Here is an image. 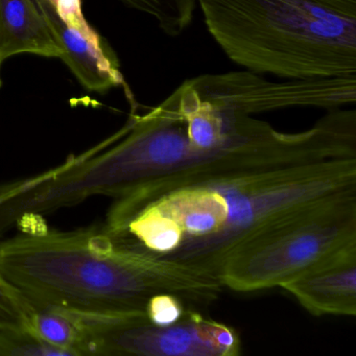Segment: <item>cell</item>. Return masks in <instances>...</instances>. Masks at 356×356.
Masks as SVG:
<instances>
[{
  "instance_id": "12",
  "label": "cell",
  "mask_w": 356,
  "mask_h": 356,
  "mask_svg": "<svg viewBox=\"0 0 356 356\" xmlns=\"http://www.w3.org/2000/svg\"><path fill=\"white\" fill-rule=\"evenodd\" d=\"M35 307L0 272V333L31 331Z\"/></svg>"
},
{
  "instance_id": "3",
  "label": "cell",
  "mask_w": 356,
  "mask_h": 356,
  "mask_svg": "<svg viewBox=\"0 0 356 356\" xmlns=\"http://www.w3.org/2000/svg\"><path fill=\"white\" fill-rule=\"evenodd\" d=\"M0 272L34 307L81 314H141L158 293L204 312L216 279L143 253L102 228L24 232L0 241Z\"/></svg>"
},
{
  "instance_id": "14",
  "label": "cell",
  "mask_w": 356,
  "mask_h": 356,
  "mask_svg": "<svg viewBox=\"0 0 356 356\" xmlns=\"http://www.w3.org/2000/svg\"><path fill=\"white\" fill-rule=\"evenodd\" d=\"M189 308L184 301L172 293H158L147 302L145 316L149 322L160 326L174 324L184 316Z\"/></svg>"
},
{
  "instance_id": "2",
  "label": "cell",
  "mask_w": 356,
  "mask_h": 356,
  "mask_svg": "<svg viewBox=\"0 0 356 356\" xmlns=\"http://www.w3.org/2000/svg\"><path fill=\"white\" fill-rule=\"evenodd\" d=\"M351 189H356V157L220 175L147 202L113 236L220 281L227 260L262 228L293 210Z\"/></svg>"
},
{
  "instance_id": "5",
  "label": "cell",
  "mask_w": 356,
  "mask_h": 356,
  "mask_svg": "<svg viewBox=\"0 0 356 356\" xmlns=\"http://www.w3.org/2000/svg\"><path fill=\"white\" fill-rule=\"evenodd\" d=\"M356 238V189L303 206L270 222L230 256L222 287L250 293L280 287Z\"/></svg>"
},
{
  "instance_id": "4",
  "label": "cell",
  "mask_w": 356,
  "mask_h": 356,
  "mask_svg": "<svg viewBox=\"0 0 356 356\" xmlns=\"http://www.w3.org/2000/svg\"><path fill=\"white\" fill-rule=\"evenodd\" d=\"M229 60L284 80L356 76V0H195Z\"/></svg>"
},
{
  "instance_id": "6",
  "label": "cell",
  "mask_w": 356,
  "mask_h": 356,
  "mask_svg": "<svg viewBox=\"0 0 356 356\" xmlns=\"http://www.w3.org/2000/svg\"><path fill=\"white\" fill-rule=\"evenodd\" d=\"M76 316L81 355L238 356L243 348L236 329L197 309L166 326L149 322L145 312Z\"/></svg>"
},
{
  "instance_id": "15",
  "label": "cell",
  "mask_w": 356,
  "mask_h": 356,
  "mask_svg": "<svg viewBox=\"0 0 356 356\" xmlns=\"http://www.w3.org/2000/svg\"><path fill=\"white\" fill-rule=\"evenodd\" d=\"M0 86H1V78H0Z\"/></svg>"
},
{
  "instance_id": "8",
  "label": "cell",
  "mask_w": 356,
  "mask_h": 356,
  "mask_svg": "<svg viewBox=\"0 0 356 356\" xmlns=\"http://www.w3.org/2000/svg\"><path fill=\"white\" fill-rule=\"evenodd\" d=\"M312 316H356V238L281 285Z\"/></svg>"
},
{
  "instance_id": "10",
  "label": "cell",
  "mask_w": 356,
  "mask_h": 356,
  "mask_svg": "<svg viewBox=\"0 0 356 356\" xmlns=\"http://www.w3.org/2000/svg\"><path fill=\"white\" fill-rule=\"evenodd\" d=\"M31 332L63 352L65 356H81L82 328L74 312L58 308L35 307Z\"/></svg>"
},
{
  "instance_id": "13",
  "label": "cell",
  "mask_w": 356,
  "mask_h": 356,
  "mask_svg": "<svg viewBox=\"0 0 356 356\" xmlns=\"http://www.w3.org/2000/svg\"><path fill=\"white\" fill-rule=\"evenodd\" d=\"M65 356L28 330L0 333V356Z\"/></svg>"
},
{
  "instance_id": "9",
  "label": "cell",
  "mask_w": 356,
  "mask_h": 356,
  "mask_svg": "<svg viewBox=\"0 0 356 356\" xmlns=\"http://www.w3.org/2000/svg\"><path fill=\"white\" fill-rule=\"evenodd\" d=\"M20 54L60 59L62 53L35 0H0V68Z\"/></svg>"
},
{
  "instance_id": "7",
  "label": "cell",
  "mask_w": 356,
  "mask_h": 356,
  "mask_svg": "<svg viewBox=\"0 0 356 356\" xmlns=\"http://www.w3.org/2000/svg\"><path fill=\"white\" fill-rule=\"evenodd\" d=\"M35 3L61 49L60 59L85 88L105 92L126 87L115 55L85 19L81 0H35Z\"/></svg>"
},
{
  "instance_id": "1",
  "label": "cell",
  "mask_w": 356,
  "mask_h": 356,
  "mask_svg": "<svg viewBox=\"0 0 356 356\" xmlns=\"http://www.w3.org/2000/svg\"><path fill=\"white\" fill-rule=\"evenodd\" d=\"M130 103L128 122L113 136L33 177L31 195L39 210L51 213L95 195L113 197L104 227L114 233L137 208L181 185L324 156L316 127L280 132L183 85L145 114L137 113L135 99Z\"/></svg>"
},
{
  "instance_id": "11",
  "label": "cell",
  "mask_w": 356,
  "mask_h": 356,
  "mask_svg": "<svg viewBox=\"0 0 356 356\" xmlns=\"http://www.w3.org/2000/svg\"><path fill=\"white\" fill-rule=\"evenodd\" d=\"M131 9L149 15L170 37L182 35L191 26L195 0H120Z\"/></svg>"
}]
</instances>
